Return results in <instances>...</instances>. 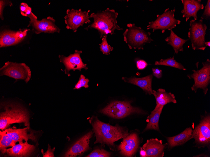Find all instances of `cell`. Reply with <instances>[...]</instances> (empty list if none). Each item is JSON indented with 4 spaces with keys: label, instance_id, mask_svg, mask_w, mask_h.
I'll return each mask as SVG.
<instances>
[{
    "label": "cell",
    "instance_id": "1",
    "mask_svg": "<svg viewBox=\"0 0 210 157\" xmlns=\"http://www.w3.org/2000/svg\"><path fill=\"white\" fill-rule=\"evenodd\" d=\"M96 140L95 144H106L110 147L114 146V143L127 136L129 133L127 129L117 124L115 126L103 122L97 117H92L90 120Z\"/></svg>",
    "mask_w": 210,
    "mask_h": 157
},
{
    "label": "cell",
    "instance_id": "2",
    "mask_svg": "<svg viewBox=\"0 0 210 157\" xmlns=\"http://www.w3.org/2000/svg\"><path fill=\"white\" fill-rule=\"evenodd\" d=\"M118 15V13L114 9L108 8L103 11L92 13L90 17L93 19V22L84 29L86 30L91 29H97L100 38L103 35L107 36L109 34H115V30L123 29L117 24L116 19Z\"/></svg>",
    "mask_w": 210,
    "mask_h": 157
},
{
    "label": "cell",
    "instance_id": "3",
    "mask_svg": "<svg viewBox=\"0 0 210 157\" xmlns=\"http://www.w3.org/2000/svg\"><path fill=\"white\" fill-rule=\"evenodd\" d=\"M4 111L0 113V128L5 129L11 124L23 123L30 128L29 114L26 110L17 104L12 103L2 104Z\"/></svg>",
    "mask_w": 210,
    "mask_h": 157
},
{
    "label": "cell",
    "instance_id": "4",
    "mask_svg": "<svg viewBox=\"0 0 210 157\" xmlns=\"http://www.w3.org/2000/svg\"><path fill=\"white\" fill-rule=\"evenodd\" d=\"M128 28L123 34L124 41L131 49H143L144 45L150 43L153 40L151 37V33L146 32L141 27L136 26L134 24L127 25Z\"/></svg>",
    "mask_w": 210,
    "mask_h": 157
},
{
    "label": "cell",
    "instance_id": "5",
    "mask_svg": "<svg viewBox=\"0 0 210 157\" xmlns=\"http://www.w3.org/2000/svg\"><path fill=\"white\" fill-rule=\"evenodd\" d=\"M100 112L115 119H121L133 114H146V112L140 108L132 106L131 102L116 101L111 102Z\"/></svg>",
    "mask_w": 210,
    "mask_h": 157
},
{
    "label": "cell",
    "instance_id": "6",
    "mask_svg": "<svg viewBox=\"0 0 210 157\" xmlns=\"http://www.w3.org/2000/svg\"><path fill=\"white\" fill-rule=\"evenodd\" d=\"M189 25L188 36L191 40L192 49L204 50L207 47L205 44L206 25L201 19H192L190 22Z\"/></svg>",
    "mask_w": 210,
    "mask_h": 157
},
{
    "label": "cell",
    "instance_id": "7",
    "mask_svg": "<svg viewBox=\"0 0 210 157\" xmlns=\"http://www.w3.org/2000/svg\"><path fill=\"white\" fill-rule=\"evenodd\" d=\"M175 9L170 10L169 8L166 9L163 13L158 15L156 19L149 22L147 29L155 30H160L162 33L166 30H170L175 28L177 25L179 24L181 21L174 17Z\"/></svg>",
    "mask_w": 210,
    "mask_h": 157
},
{
    "label": "cell",
    "instance_id": "8",
    "mask_svg": "<svg viewBox=\"0 0 210 157\" xmlns=\"http://www.w3.org/2000/svg\"><path fill=\"white\" fill-rule=\"evenodd\" d=\"M193 138L195 140L196 146L199 148L209 146L210 144V116L205 112L201 117L199 123L193 130Z\"/></svg>",
    "mask_w": 210,
    "mask_h": 157
},
{
    "label": "cell",
    "instance_id": "9",
    "mask_svg": "<svg viewBox=\"0 0 210 157\" xmlns=\"http://www.w3.org/2000/svg\"><path fill=\"white\" fill-rule=\"evenodd\" d=\"M202 67L200 70H192L193 73L188 74L187 77L190 79H193L194 83L191 87L192 91L196 92L198 88L203 90L206 95L208 90V86L210 83V60L207 59L202 63Z\"/></svg>",
    "mask_w": 210,
    "mask_h": 157
},
{
    "label": "cell",
    "instance_id": "10",
    "mask_svg": "<svg viewBox=\"0 0 210 157\" xmlns=\"http://www.w3.org/2000/svg\"><path fill=\"white\" fill-rule=\"evenodd\" d=\"M0 76L6 75L16 79H21L28 82L31 77V72L25 63L8 61L0 69Z\"/></svg>",
    "mask_w": 210,
    "mask_h": 157
},
{
    "label": "cell",
    "instance_id": "11",
    "mask_svg": "<svg viewBox=\"0 0 210 157\" xmlns=\"http://www.w3.org/2000/svg\"><path fill=\"white\" fill-rule=\"evenodd\" d=\"M90 12V10L82 11L80 8L78 10L73 8L67 9L66 15L64 17L67 29L76 32L80 27L83 26L85 24H89L91 22L89 15Z\"/></svg>",
    "mask_w": 210,
    "mask_h": 157
},
{
    "label": "cell",
    "instance_id": "12",
    "mask_svg": "<svg viewBox=\"0 0 210 157\" xmlns=\"http://www.w3.org/2000/svg\"><path fill=\"white\" fill-rule=\"evenodd\" d=\"M30 18L28 27H32V31L36 34L41 33L53 34L59 33L60 29L55 24V20L52 17H48L41 20H37V17L32 13L28 16Z\"/></svg>",
    "mask_w": 210,
    "mask_h": 157
},
{
    "label": "cell",
    "instance_id": "13",
    "mask_svg": "<svg viewBox=\"0 0 210 157\" xmlns=\"http://www.w3.org/2000/svg\"><path fill=\"white\" fill-rule=\"evenodd\" d=\"M82 53L81 50H75L74 54L70 55L68 57L63 55H59L60 62L64 65L65 73L68 76H70L69 71L71 70L81 71L82 69H88L86 64L83 63L80 56V54Z\"/></svg>",
    "mask_w": 210,
    "mask_h": 157
},
{
    "label": "cell",
    "instance_id": "14",
    "mask_svg": "<svg viewBox=\"0 0 210 157\" xmlns=\"http://www.w3.org/2000/svg\"><path fill=\"white\" fill-rule=\"evenodd\" d=\"M118 146L120 154L124 156L132 157L136 152L139 145V140L137 134L133 133L124 138Z\"/></svg>",
    "mask_w": 210,
    "mask_h": 157
},
{
    "label": "cell",
    "instance_id": "15",
    "mask_svg": "<svg viewBox=\"0 0 210 157\" xmlns=\"http://www.w3.org/2000/svg\"><path fill=\"white\" fill-rule=\"evenodd\" d=\"M93 132L90 131L85 134L76 142L65 153V157H75L83 154L90 149V140Z\"/></svg>",
    "mask_w": 210,
    "mask_h": 157
},
{
    "label": "cell",
    "instance_id": "16",
    "mask_svg": "<svg viewBox=\"0 0 210 157\" xmlns=\"http://www.w3.org/2000/svg\"><path fill=\"white\" fill-rule=\"evenodd\" d=\"M167 144V143L163 144L162 140L153 138L147 139L142 148L146 151V157H162Z\"/></svg>",
    "mask_w": 210,
    "mask_h": 157
},
{
    "label": "cell",
    "instance_id": "17",
    "mask_svg": "<svg viewBox=\"0 0 210 157\" xmlns=\"http://www.w3.org/2000/svg\"><path fill=\"white\" fill-rule=\"evenodd\" d=\"M183 8L181 11L183 18H185L186 22L191 17L194 20H197V12L203 9V4L201 3V0H181Z\"/></svg>",
    "mask_w": 210,
    "mask_h": 157
},
{
    "label": "cell",
    "instance_id": "18",
    "mask_svg": "<svg viewBox=\"0 0 210 157\" xmlns=\"http://www.w3.org/2000/svg\"><path fill=\"white\" fill-rule=\"evenodd\" d=\"M30 128L27 127L23 128H17L14 126L5 129L2 132L16 142H23V140L28 141L29 139L36 141V137L33 133L32 132L30 133H28Z\"/></svg>",
    "mask_w": 210,
    "mask_h": 157
},
{
    "label": "cell",
    "instance_id": "19",
    "mask_svg": "<svg viewBox=\"0 0 210 157\" xmlns=\"http://www.w3.org/2000/svg\"><path fill=\"white\" fill-rule=\"evenodd\" d=\"M35 149V146L29 144L27 141L20 142L11 148L6 149L4 153H6L8 156L12 157H28Z\"/></svg>",
    "mask_w": 210,
    "mask_h": 157
},
{
    "label": "cell",
    "instance_id": "20",
    "mask_svg": "<svg viewBox=\"0 0 210 157\" xmlns=\"http://www.w3.org/2000/svg\"><path fill=\"white\" fill-rule=\"evenodd\" d=\"M153 76L151 74L141 78L135 77L127 78L123 77L122 79L125 82L135 85L142 89L146 93L151 95L152 94L153 90L152 87V82Z\"/></svg>",
    "mask_w": 210,
    "mask_h": 157
},
{
    "label": "cell",
    "instance_id": "21",
    "mask_svg": "<svg viewBox=\"0 0 210 157\" xmlns=\"http://www.w3.org/2000/svg\"><path fill=\"white\" fill-rule=\"evenodd\" d=\"M192 131L191 127L187 128L176 136L166 137L168 149H171L175 146L182 145L193 138Z\"/></svg>",
    "mask_w": 210,
    "mask_h": 157
},
{
    "label": "cell",
    "instance_id": "22",
    "mask_svg": "<svg viewBox=\"0 0 210 157\" xmlns=\"http://www.w3.org/2000/svg\"><path fill=\"white\" fill-rule=\"evenodd\" d=\"M152 94L155 97L156 101V105L155 109L164 106L168 103H177L174 95L170 92H167L163 89L159 88L157 91L153 90Z\"/></svg>",
    "mask_w": 210,
    "mask_h": 157
},
{
    "label": "cell",
    "instance_id": "23",
    "mask_svg": "<svg viewBox=\"0 0 210 157\" xmlns=\"http://www.w3.org/2000/svg\"><path fill=\"white\" fill-rule=\"evenodd\" d=\"M170 31V35L165 39V41L167 42L168 44L172 46L176 54H177L180 51H183V46L189 39H183L177 35L172 29Z\"/></svg>",
    "mask_w": 210,
    "mask_h": 157
},
{
    "label": "cell",
    "instance_id": "24",
    "mask_svg": "<svg viewBox=\"0 0 210 157\" xmlns=\"http://www.w3.org/2000/svg\"><path fill=\"white\" fill-rule=\"evenodd\" d=\"M15 31L4 30L0 33V47L1 48L15 45L21 41L16 37Z\"/></svg>",
    "mask_w": 210,
    "mask_h": 157
},
{
    "label": "cell",
    "instance_id": "25",
    "mask_svg": "<svg viewBox=\"0 0 210 157\" xmlns=\"http://www.w3.org/2000/svg\"><path fill=\"white\" fill-rule=\"evenodd\" d=\"M164 106L155 109L148 116V122L143 132L149 130H154L159 131L158 125L159 120L161 114Z\"/></svg>",
    "mask_w": 210,
    "mask_h": 157
},
{
    "label": "cell",
    "instance_id": "26",
    "mask_svg": "<svg viewBox=\"0 0 210 157\" xmlns=\"http://www.w3.org/2000/svg\"><path fill=\"white\" fill-rule=\"evenodd\" d=\"M154 64L172 67L183 70H186L181 63L178 62L174 59V56L165 59H161L159 61H156Z\"/></svg>",
    "mask_w": 210,
    "mask_h": 157
},
{
    "label": "cell",
    "instance_id": "27",
    "mask_svg": "<svg viewBox=\"0 0 210 157\" xmlns=\"http://www.w3.org/2000/svg\"><path fill=\"white\" fill-rule=\"evenodd\" d=\"M16 142L11 139L8 136L0 131V149L4 154V150L9 147H13L16 144Z\"/></svg>",
    "mask_w": 210,
    "mask_h": 157
},
{
    "label": "cell",
    "instance_id": "28",
    "mask_svg": "<svg viewBox=\"0 0 210 157\" xmlns=\"http://www.w3.org/2000/svg\"><path fill=\"white\" fill-rule=\"evenodd\" d=\"M106 35H103L102 38V42L100 44V49L103 54L109 55L110 52L113 50V48L109 45L107 41Z\"/></svg>",
    "mask_w": 210,
    "mask_h": 157
},
{
    "label": "cell",
    "instance_id": "29",
    "mask_svg": "<svg viewBox=\"0 0 210 157\" xmlns=\"http://www.w3.org/2000/svg\"><path fill=\"white\" fill-rule=\"evenodd\" d=\"M111 153L103 149L97 148L94 149L86 157H109Z\"/></svg>",
    "mask_w": 210,
    "mask_h": 157
},
{
    "label": "cell",
    "instance_id": "30",
    "mask_svg": "<svg viewBox=\"0 0 210 157\" xmlns=\"http://www.w3.org/2000/svg\"><path fill=\"white\" fill-rule=\"evenodd\" d=\"M19 9L21 14L24 16L28 17L32 13L31 8L25 3H20Z\"/></svg>",
    "mask_w": 210,
    "mask_h": 157
},
{
    "label": "cell",
    "instance_id": "31",
    "mask_svg": "<svg viewBox=\"0 0 210 157\" xmlns=\"http://www.w3.org/2000/svg\"><path fill=\"white\" fill-rule=\"evenodd\" d=\"M89 80L87 78H86L85 76L81 75L78 81L75 86L74 89H79L82 87L86 88L89 87L88 83Z\"/></svg>",
    "mask_w": 210,
    "mask_h": 157
},
{
    "label": "cell",
    "instance_id": "32",
    "mask_svg": "<svg viewBox=\"0 0 210 157\" xmlns=\"http://www.w3.org/2000/svg\"><path fill=\"white\" fill-rule=\"evenodd\" d=\"M13 4L12 2L9 0H0V18L1 20H4V17L3 15V12L4 8L6 6H11Z\"/></svg>",
    "mask_w": 210,
    "mask_h": 157
},
{
    "label": "cell",
    "instance_id": "33",
    "mask_svg": "<svg viewBox=\"0 0 210 157\" xmlns=\"http://www.w3.org/2000/svg\"><path fill=\"white\" fill-rule=\"evenodd\" d=\"M29 30H30L29 29H19V30L15 31V34L16 37L21 42L26 37L27 32Z\"/></svg>",
    "mask_w": 210,
    "mask_h": 157
},
{
    "label": "cell",
    "instance_id": "34",
    "mask_svg": "<svg viewBox=\"0 0 210 157\" xmlns=\"http://www.w3.org/2000/svg\"><path fill=\"white\" fill-rule=\"evenodd\" d=\"M201 19L206 20L210 19V0H208L207 4L205 6L204 12L201 17Z\"/></svg>",
    "mask_w": 210,
    "mask_h": 157
},
{
    "label": "cell",
    "instance_id": "35",
    "mask_svg": "<svg viewBox=\"0 0 210 157\" xmlns=\"http://www.w3.org/2000/svg\"><path fill=\"white\" fill-rule=\"evenodd\" d=\"M55 150V147H54L52 149L50 146L49 144H48V148L47 151L44 153L43 150L42 149L41 151V153L43 155V157H54V152Z\"/></svg>",
    "mask_w": 210,
    "mask_h": 157
},
{
    "label": "cell",
    "instance_id": "36",
    "mask_svg": "<svg viewBox=\"0 0 210 157\" xmlns=\"http://www.w3.org/2000/svg\"><path fill=\"white\" fill-rule=\"evenodd\" d=\"M136 66L139 70H143L145 69L148 65L147 62L144 60H140L136 62Z\"/></svg>",
    "mask_w": 210,
    "mask_h": 157
},
{
    "label": "cell",
    "instance_id": "37",
    "mask_svg": "<svg viewBox=\"0 0 210 157\" xmlns=\"http://www.w3.org/2000/svg\"><path fill=\"white\" fill-rule=\"evenodd\" d=\"M152 74L158 79L161 78L162 76V70L158 69V68H152Z\"/></svg>",
    "mask_w": 210,
    "mask_h": 157
},
{
    "label": "cell",
    "instance_id": "38",
    "mask_svg": "<svg viewBox=\"0 0 210 157\" xmlns=\"http://www.w3.org/2000/svg\"><path fill=\"white\" fill-rule=\"evenodd\" d=\"M140 156L141 157H146V151L143 149L142 147L141 148L140 151Z\"/></svg>",
    "mask_w": 210,
    "mask_h": 157
},
{
    "label": "cell",
    "instance_id": "39",
    "mask_svg": "<svg viewBox=\"0 0 210 157\" xmlns=\"http://www.w3.org/2000/svg\"><path fill=\"white\" fill-rule=\"evenodd\" d=\"M205 44L206 46H208L210 47V41H205Z\"/></svg>",
    "mask_w": 210,
    "mask_h": 157
}]
</instances>
